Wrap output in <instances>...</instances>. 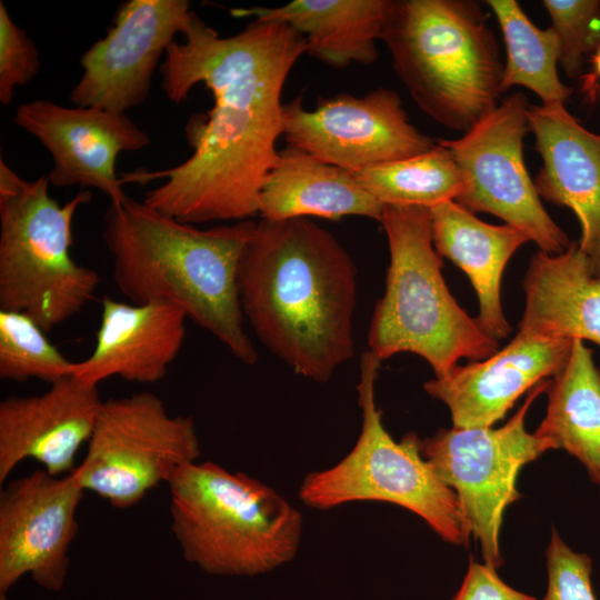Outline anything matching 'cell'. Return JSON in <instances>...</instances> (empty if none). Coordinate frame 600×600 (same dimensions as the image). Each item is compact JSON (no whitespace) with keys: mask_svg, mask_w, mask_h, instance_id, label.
<instances>
[{"mask_svg":"<svg viewBox=\"0 0 600 600\" xmlns=\"http://www.w3.org/2000/svg\"><path fill=\"white\" fill-rule=\"evenodd\" d=\"M160 64L161 88L173 103L203 83L213 106L192 116L186 137L192 148L183 162L157 171L120 174L122 184L164 180L143 202L184 223L249 220L259 213L263 181L274 166L283 136L284 82L306 53L304 38L286 23L253 19L221 37L194 11Z\"/></svg>","mask_w":600,"mask_h":600,"instance_id":"cell-1","label":"cell"},{"mask_svg":"<svg viewBox=\"0 0 600 600\" xmlns=\"http://www.w3.org/2000/svg\"><path fill=\"white\" fill-rule=\"evenodd\" d=\"M239 293L257 338L297 374L327 382L353 356L357 269L310 219L257 221Z\"/></svg>","mask_w":600,"mask_h":600,"instance_id":"cell-2","label":"cell"},{"mask_svg":"<svg viewBox=\"0 0 600 600\" xmlns=\"http://www.w3.org/2000/svg\"><path fill=\"white\" fill-rule=\"evenodd\" d=\"M103 227L122 296L134 304L174 306L241 362H257L239 293L240 264L256 221L199 229L127 197L110 203Z\"/></svg>","mask_w":600,"mask_h":600,"instance_id":"cell-3","label":"cell"},{"mask_svg":"<svg viewBox=\"0 0 600 600\" xmlns=\"http://www.w3.org/2000/svg\"><path fill=\"white\" fill-rule=\"evenodd\" d=\"M381 40L434 122L466 133L499 104L504 63L479 2L393 0Z\"/></svg>","mask_w":600,"mask_h":600,"instance_id":"cell-4","label":"cell"},{"mask_svg":"<svg viewBox=\"0 0 600 600\" xmlns=\"http://www.w3.org/2000/svg\"><path fill=\"white\" fill-rule=\"evenodd\" d=\"M171 529L183 558L218 576H256L290 562L301 513L274 489L211 462H191L168 481Z\"/></svg>","mask_w":600,"mask_h":600,"instance_id":"cell-5","label":"cell"},{"mask_svg":"<svg viewBox=\"0 0 600 600\" xmlns=\"http://www.w3.org/2000/svg\"><path fill=\"white\" fill-rule=\"evenodd\" d=\"M379 222L390 263L384 294L369 326V351L381 361L400 352L419 354L437 378L460 359L479 361L498 351L499 341L458 304L446 284L429 208L384 206Z\"/></svg>","mask_w":600,"mask_h":600,"instance_id":"cell-6","label":"cell"},{"mask_svg":"<svg viewBox=\"0 0 600 600\" xmlns=\"http://www.w3.org/2000/svg\"><path fill=\"white\" fill-rule=\"evenodd\" d=\"M49 186L47 174L26 180L0 158V310L23 312L44 332L79 313L100 282L70 251L73 217L91 192L60 204Z\"/></svg>","mask_w":600,"mask_h":600,"instance_id":"cell-7","label":"cell"},{"mask_svg":"<svg viewBox=\"0 0 600 600\" xmlns=\"http://www.w3.org/2000/svg\"><path fill=\"white\" fill-rule=\"evenodd\" d=\"M380 364L371 351L362 353L357 386L362 423L354 447L333 467L308 473L299 497L318 510L353 501L390 502L422 518L444 541L466 546L470 531L457 494L421 454V440L407 433L397 442L383 426L374 393Z\"/></svg>","mask_w":600,"mask_h":600,"instance_id":"cell-8","label":"cell"},{"mask_svg":"<svg viewBox=\"0 0 600 600\" xmlns=\"http://www.w3.org/2000/svg\"><path fill=\"white\" fill-rule=\"evenodd\" d=\"M200 453L193 418L171 416L157 394L139 392L103 401L72 473L83 490L127 509Z\"/></svg>","mask_w":600,"mask_h":600,"instance_id":"cell-9","label":"cell"},{"mask_svg":"<svg viewBox=\"0 0 600 600\" xmlns=\"http://www.w3.org/2000/svg\"><path fill=\"white\" fill-rule=\"evenodd\" d=\"M550 379L532 388L511 419L500 428L440 429L420 441L421 454L457 494L470 534L480 543L484 563L502 564L499 537L506 509L521 494L520 470L550 450L526 430V416Z\"/></svg>","mask_w":600,"mask_h":600,"instance_id":"cell-10","label":"cell"},{"mask_svg":"<svg viewBox=\"0 0 600 600\" xmlns=\"http://www.w3.org/2000/svg\"><path fill=\"white\" fill-rule=\"evenodd\" d=\"M529 107L526 94L512 93L460 138L437 142L451 152L462 176L456 202L473 213L499 217L540 250L557 254L570 241L542 206L524 163Z\"/></svg>","mask_w":600,"mask_h":600,"instance_id":"cell-11","label":"cell"},{"mask_svg":"<svg viewBox=\"0 0 600 600\" xmlns=\"http://www.w3.org/2000/svg\"><path fill=\"white\" fill-rule=\"evenodd\" d=\"M283 137L289 147L354 172L407 159L434 144L409 120L400 96L379 88L363 97L340 93L306 109L301 96L283 103Z\"/></svg>","mask_w":600,"mask_h":600,"instance_id":"cell-12","label":"cell"},{"mask_svg":"<svg viewBox=\"0 0 600 600\" xmlns=\"http://www.w3.org/2000/svg\"><path fill=\"white\" fill-rule=\"evenodd\" d=\"M191 12L187 0L122 3L107 34L82 54V73L70 92L72 103L123 114L142 104L160 59L184 32Z\"/></svg>","mask_w":600,"mask_h":600,"instance_id":"cell-13","label":"cell"},{"mask_svg":"<svg viewBox=\"0 0 600 600\" xmlns=\"http://www.w3.org/2000/svg\"><path fill=\"white\" fill-rule=\"evenodd\" d=\"M83 491L73 473L44 469L8 482L0 493V596L28 573L47 590L63 588Z\"/></svg>","mask_w":600,"mask_h":600,"instance_id":"cell-14","label":"cell"},{"mask_svg":"<svg viewBox=\"0 0 600 600\" xmlns=\"http://www.w3.org/2000/svg\"><path fill=\"white\" fill-rule=\"evenodd\" d=\"M13 122L52 156L53 167L47 174L50 184L96 188L110 203L128 197L116 173L118 156L150 144L148 133L127 114L94 107H63L37 99L20 103Z\"/></svg>","mask_w":600,"mask_h":600,"instance_id":"cell-15","label":"cell"},{"mask_svg":"<svg viewBox=\"0 0 600 600\" xmlns=\"http://www.w3.org/2000/svg\"><path fill=\"white\" fill-rule=\"evenodd\" d=\"M103 400L98 386L73 376L33 396H11L0 402V483L26 459L51 476L74 471V458L89 442Z\"/></svg>","mask_w":600,"mask_h":600,"instance_id":"cell-16","label":"cell"},{"mask_svg":"<svg viewBox=\"0 0 600 600\" xmlns=\"http://www.w3.org/2000/svg\"><path fill=\"white\" fill-rule=\"evenodd\" d=\"M572 340L517 333L503 349L483 360L458 364L423 388L449 408L453 427H491L524 392L562 369Z\"/></svg>","mask_w":600,"mask_h":600,"instance_id":"cell-17","label":"cell"},{"mask_svg":"<svg viewBox=\"0 0 600 600\" xmlns=\"http://www.w3.org/2000/svg\"><path fill=\"white\" fill-rule=\"evenodd\" d=\"M528 123L542 160L534 188L540 199L574 212L579 247L600 278V134L584 128L563 103L530 106Z\"/></svg>","mask_w":600,"mask_h":600,"instance_id":"cell-18","label":"cell"},{"mask_svg":"<svg viewBox=\"0 0 600 600\" xmlns=\"http://www.w3.org/2000/svg\"><path fill=\"white\" fill-rule=\"evenodd\" d=\"M186 320L182 310L168 303H124L106 296L94 349L74 362L73 377L93 386L110 377L162 380L183 346Z\"/></svg>","mask_w":600,"mask_h":600,"instance_id":"cell-19","label":"cell"},{"mask_svg":"<svg viewBox=\"0 0 600 600\" xmlns=\"http://www.w3.org/2000/svg\"><path fill=\"white\" fill-rule=\"evenodd\" d=\"M522 286L526 303L518 333L600 346V278L579 243L570 242L557 254L539 250Z\"/></svg>","mask_w":600,"mask_h":600,"instance_id":"cell-20","label":"cell"},{"mask_svg":"<svg viewBox=\"0 0 600 600\" xmlns=\"http://www.w3.org/2000/svg\"><path fill=\"white\" fill-rule=\"evenodd\" d=\"M429 210L437 252L463 270L476 290L479 326L498 341L507 338L511 326L501 307V278L510 258L529 238L507 223L496 226L478 219L454 200Z\"/></svg>","mask_w":600,"mask_h":600,"instance_id":"cell-21","label":"cell"},{"mask_svg":"<svg viewBox=\"0 0 600 600\" xmlns=\"http://www.w3.org/2000/svg\"><path fill=\"white\" fill-rule=\"evenodd\" d=\"M383 207L352 172L289 146L279 150L259 197L266 220L361 216L379 221Z\"/></svg>","mask_w":600,"mask_h":600,"instance_id":"cell-22","label":"cell"},{"mask_svg":"<svg viewBox=\"0 0 600 600\" xmlns=\"http://www.w3.org/2000/svg\"><path fill=\"white\" fill-rule=\"evenodd\" d=\"M393 0H294L279 7L233 9L234 17L286 23L304 40L306 53L334 68L371 64L378 58L376 41Z\"/></svg>","mask_w":600,"mask_h":600,"instance_id":"cell-23","label":"cell"},{"mask_svg":"<svg viewBox=\"0 0 600 600\" xmlns=\"http://www.w3.org/2000/svg\"><path fill=\"white\" fill-rule=\"evenodd\" d=\"M547 412L536 430L550 450L576 457L600 487V368L583 340L573 339L569 358L550 379Z\"/></svg>","mask_w":600,"mask_h":600,"instance_id":"cell-24","label":"cell"},{"mask_svg":"<svg viewBox=\"0 0 600 600\" xmlns=\"http://www.w3.org/2000/svg\"><path fill=\"white\" fill-rule=\"evenodd\" d=\"M501 29L506 62L501 93L514 86L536 93L541 104L563 103L572 94L558 74L560 41L550 27L538 28L517 0H488Z\"/></svg>","mask_w":600,"mask_h":600,"instance_id":"cell-25","label":"cell"},{"mask_svg":"<svg viewBox=\"0 0 600 600\" xmlns=\"http://www.w3.org/2000/svg\"><path fill=\"white\" fill-rule=\"evenodd\" d=\"M352 173L383 206L432 208L456 200L463 189L456 160L438 142L419 156L379 163Z\"/></svg>","mask_w":600,"mask_h":600,"instance_id":"cell-26","label":"cell"},{"mask_svg":"<svg viewBox=\"0 0 600 600\" xmlns=\"http://www.w3.org/2000/svg\"><path fill=\"white\" fill-rule=\"evenodd\" d=\"M40 326L20 311L0 310V378L16 382L39 379L49 384L73 376L67 359Z\"/></svg>","mask_w":600,"mask_h":600,"instance_id":"cell-27","label":"cell"},{"mask_svg":"<svg viewBox=\"0 0 600 600\" xmlns=\"http://www.w3.org/2000/svg\"><path fill=\"white\" fill-rule=\"evenodd\" d=\"M560 41V60L570 78L580 76L587 53L600 44V1L543 0Z\"/></svg>","mask_w":600,"mask_h":600,"instance_id":"cell-28","label":"cell"},{"mask_svg":"<svg viewBox=\"0 0 600 600\" xmlns=\"http://www.w3.org/2000/svg\"><path fill=\"white\" fill-rule=\"evenodd\" d=\"M39 70L40 58L36 44L0 1V103L8 106L16 88L30 82Z\"/></svg>","mask_w":600,"mask_h":600,"instance_id":"cell-29","label":"cell"},{"mask_svg":"<svg viewBox=\"0 0 600 600\" xmlns=\"http://www.w3.org/2000/svg\"><path fill=\"white\" fill-rule=\"evenodd\" d=\"M547 591L541 600H597L591 558L572 550L554 528L547 548Z\"/></svg>","mask_w":600,"mask_h":600,"instance_id":"cell-30","label":"cell"},{"mask_svg":"<svg viewBox=\"0 0 600 600\" xmlns=\"http://www.w3.org/2000/svg\"><path fill=\"white\" fill-rule=\"evenodd\" d=\"M452 600H537L506 583L497 569L472 558L463 581Z\"/></svg>","mask_w":600,"mask_h":600,"instance_id":"cell-31","label":"cell"},{"mask_svg":"<svg viewBox=\"0 0 600 600\" xmlns=\"http://www.w3.org/2000/svg\"><path fill=\"white\" fill-rule=\"evenodd\" d=\"M593 67H594V71H596V74L598 77H600V44L599 47L597 48V51L594 53V58H593Z\"/></svg>","mask_w":600,"mask_h":600,"instance_id":"cell-32","label":"cell"},{"mask_svg":"<svg viewBox=\"0 0 600 600\" xmlns=\"http://www.w3.org/2000/svg\"><path fill=\"white\" fill-rule=\"evenodd\" d=\"M0 600H7V596H0Z\"/></svg>","mask_w":600,"mask_h":600,"instance_id":"cell-33","label":"cell"}]
</instances>
